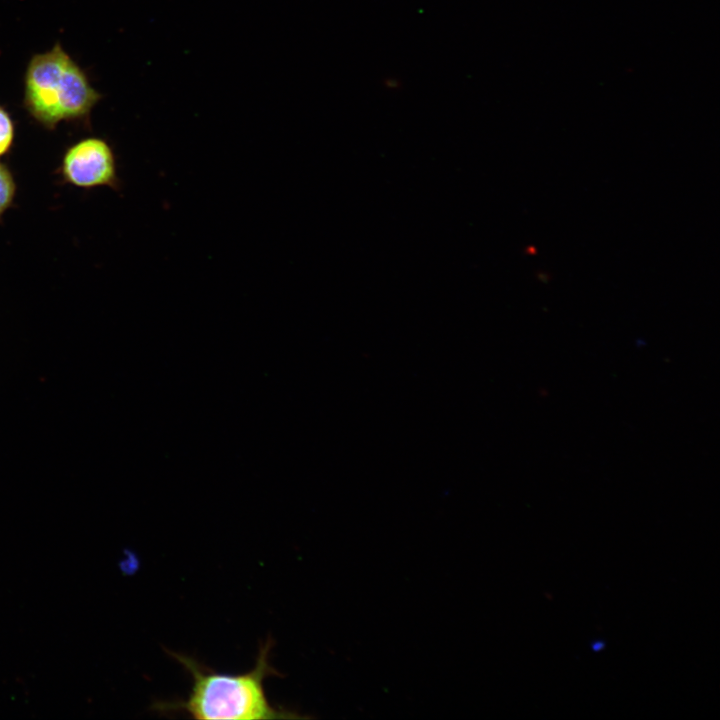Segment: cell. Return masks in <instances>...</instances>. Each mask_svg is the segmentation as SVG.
I'll list each match as a JSON object with an SVG mask.
<instances>
[{
    "label": "cell",
    "instance_id": "obj_1",
    "mask_svg": "<svg viewBox=\"0 0 720 720\" xmlns=\"http://www.w3.org/2000/svg\"><path fill=\"white\" fill-rule=\"evenodd\" d=\"M273 641L268 638L259 648L254 667L243 674L213 671L195 658L167 651L192 678L185 699L158 701L153 709L159 713H184L194 719H295L304 718L295 711L271 703L265 692L267 677L280 676L270 664Z\"/></svg>",
    "mask_w": 720,
    "mask_h": 720
},
{
    "label": "cell",
    "instance_id": "obj_3",
    "mask_svg": "<svg viewBox=\"0 0 720 720\" xmlns=\"http://www.w3.org/2000/svg\"><path fill=\"white\" fill-rule=\"evenodd\" d=\"M57 174L63 183L77 188L121 190L115 151L101 137L82 138L68 146L61 157Z\"/></svg>",
    "mask_w": 720,
    "mask_h": 720
},
{
    "label": "cell",
    "instance_id": "obj_4",
    "mask_svg": "<svg viewBox=\"0 0 720 720\" xmlns=\"http://www.w3.org/2000/svg\"><path fill=\"white\" fill-rule=\"evenodd\" d=\"M17 182L11 167L0 161V223L5 213L15 205Z\"/></svg>",
    "mask_w": 720,
    "mask_h": 720
},
{
    "label": "cell",
    "instance_id": "obj_2",
    "mask_svg": "<svg viewBox=\"0 0 720 720\" xmlns=\"http://www.w3.org/2000/svg\"><path fill=\"white\" fill-rule=\"evenodd\" d=\"M102 97L60 43L34 54L27 63L23 106L48 131L61 122L89 125L91 112Z\"/></svg>",
    "mask_w": 720,
    "mask_h": 720
},
{
    "label": "cell",
    "instance_id": "obj_5",
    "mask_svg": "<svg viewBox=\"0 0 720 720\" xmlns=\"http://www.w3.org/2000/svg\"><path fill=\"white\" fill-rule=\"evenodd\" d=\"M16 138V124L10 112L0 104V159L10 155Z\"/></svg>",
    "mask_w": 720,
    "mask_h": 720
}]
</instances>
